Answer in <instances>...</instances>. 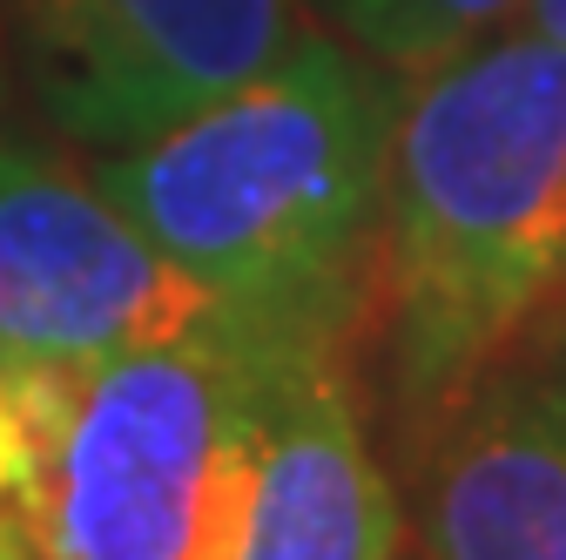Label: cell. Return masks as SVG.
I'll return each instance as SVG.
<instances>
[{
	"label": "cell",
	"mask_w": 566,
	"mask_h": 560,
	"mask_svg": "<svg viewBox=\"0 0 566 560\" xmlns=\"http://www.w3.org/2000/svg\"><path fill=\"white\" fill-rule=\"evenodd\" d=\"M250 331L217 291L163 257L95 176L54 149L0 143V359H115Z\"/></svg>",
	"instance_id": "5"
},
{
	"label": "cell",
	"mask_w": 566,
	"mask_h": 560,
	"mask_svg": "<svg viewBox=\"0 0 566 560\" xmlns=\"http://www.w3.org/2000/svg\"><path fill=\"white\" fill-rule=\"evenodd\" d=\"M520 28H533V34H553V41H566V0H520Z\"/></svg>",
	"instance_id": "9"
},
{
	"label": "cell",
	"mask_w": 566,
	"mask_h": 560,
	"mask_svg": "<svg viewBox=\"0 0 566 560\" xmlns=\"http://www.w3.org/2000/svg\"><path fill=\"white\" fill-rule=\"evenodd\" d=\"M513 8L520 0H337V21L358 54L418 82L439 61L479 48L485 34H500V21Z\"/></svg>",
	"instance_id": "8"
},
{
	"label": "cell",
	"mask_w": 566,
	"mask_h": 560,
	"mask_svg": "<svg viewBox=\"0 0 566 560\" xmlns=\"http://www.w3.org/2000/svg\"><path fill=\"white\" fill-rule=\"evenodd\" d=\"M0 560H48V553L28 540V527H21L14 514H0Z\"/></svg>",
	"instance_id": "10"
},
{
	"label": "cell",
	"mask_w": 566,
	"mask_h": 560,
	"mask_svg": "<svg viewBox=\"0 0 566 560\" xmlns=\"http://www.w3.org/2000/svg\"><path fill=\"white\" fill-rule=\"evenodd\" d=\"M566 331V41L513 28L398 102L350 359L391 466L520 352Z\"/></svg>",
	"instance_id": "1"
},
{
	"label": "cell",
	"mask_w": 566,
	"mask_h": 560,
	"mask_svg": "<svg viewBox=\"0 0 566 560\" xmlns=\"http://www.w3.org/2000/svg\"><path fill=\"white\" fill-rule=\"evenodd\" d=\"M8 108H14V48H8V28H0V143H8Z\"/></svg>",
	"instance_id": "11"
},
{
	"label": "cell",
	"mask_w": 566,
	"mask_h": 560,
	"mask_svg": "<svg viewBox=\"0 0 566 560\" xmlns=\"http://www.w3.org/2000/svg\"><path fill=\"white\" fill-rule=\"evenodd\" d=\"M189 338L115 359H0V514L48 560H230L283 352Z\"/></svg>",
	"instance_id": "3"
},
{
	"label": "cell",
	"mask_w": 566,
	"mask_h": 560,
	"mask_svg": "<svg viewBox=\"0 0 566 560\" xmlns=\"http://www.w3.org/2000/svg\"><path fill=\"white\" fill-rule=\"evenodd\" d=\"M398 479L424 560H566V331L492 372Z\"/></svg>",
	"instance_id": "7"
},
{
	"label": "cell",
	"mask_w": 566,
	"mask_h": 560,
	"mask_svg": "<svg viewBox=\"0 0 566 560\" xmlns=\"http://www.w3.org/2000/svg\"><path fill=\"white\" fill-rule=\"evenodd\" d=\"M405 507L344 338L283 352L230 560H398Z\"/></svg>",
	"instance_id": "6"
},
{
	"label": "cell",
	"mask_w": 566,
	"mask_h": 560,
	"mask_svg": "<svg viewBox=\"0 0 566 560\" xmlns=\"http://www.w3.org/2000/svg\"><path fill=\"white\" fill-rule=\"evenodd\" d=\"M0 28L54 135L128 149L256 82L317 14L311 0H0Z\"/></svg>",
	"instance_id": "4"
},
{
	"label": "cell",
	"mask_w": 566,
	"mask_h": 560,
	"mask_svg": "<svg viewBox=\"0 0 566 560\" xmlns=\"http://www.w3.org/2000/svg\"><path fill=\"white\" fill-rule=\"evenodd\" d=\"M398 102L391 68L317 28L237 95L102 149L88 176L256 338L350 344Z\"/></svg>",
	"instance_id": "2"
}]
</instances>
